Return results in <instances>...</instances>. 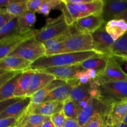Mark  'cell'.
<instances>
[{"mask_svg": "<svg viewBox=\"0 0 127 127\" xmlns=\"http://www.w3.org/2000/svg\"><path fill=\"white\" fill-rule=\"evenodd\" d=\"M100 55L102 54L93 50L43 56L32 63L30 69L38 70L52 67L76 65L89 58Z\"/></svg>", "mask_w": 127, "mask_h": 127, "instance_id": "1", "label": "cell"}, {"mask_svg": "<svg viewBox=\"0 0 127 127\" xmlns=\"http://www.w3.org/2000/svg\"><path fill=\"white\" fill-rule=\"evenodd\" d=\"M99 97L109 104L127 99V81L102 83L97 87Z\"/></svg>", "mask_w": 127, "mask_h": 127, "instance_id": "2", "label": "cell"}, {"mask_svg": "<svg viewBox=\"0 0 127 127\" xmlns=\"http://www.w3.org/2000/svg\"><path fill=\"white\" fill-rule=\"evenodd\" d=\"M45 55V49L42 42L35 37L26 40L20 43L9 56L17 57L33 63Z\"/></svg>", "mask_w": 127, "mask_h": 127, "instance_id": "3", "label": "cell"}, {"mask_svg": "<svg viewBox=\"0 0 127 127\" xmlns=\"http://www.w3.org/2000/svg\"><path fill=\"white\" fill-rule=\"evenodd\" d=\"M112 105L99 98L91 97L87 106L78 115V122L79 126H83L95 115H99L107 119L110 114Z\"/></svg>", "mask_w": 127, "mask_h": 127, "instance_id": "4", "label": "cell"}, {"mask_svg": "<svg viewBox=\"0 0 127 127\" xmlns=\"http://www.w3.org/2000/svg\"><path fill=\"white\" fill-rule=\"evenodd\" d=\"M69 29L64 21L63 14L57 18H49L46 19L45 26L39 29L38 33L35 36L36 40L40 42L60 35Z\"/></svg>", "mask_w": 127, "mask_h": 127, "instance_id": "5", "label": "cell"}, {"mask_svg": "<svg viewBox=\"0 0 127 127\" xmlns=\"http://www.w3.org/2000/svg\"><path fill=\"white\" fill-rule=\"evenodd\" d=\"M62 53L94 50L91 33H78L62 42Z\"/></svg>", "mask_w": 127, "mask_h": 127, "instance_id": "6", "label": "cell"}, {"mask_svg": "<svg viewBox=\"0 0 127 127\" xmlns=\"http://www.w3.org/2000/svg\"><path fill=\"white\" fill-rule=\"evenodd\" d=\"M94 80L99 85L108 82L127 81V74L124 71L119 62L112 56H110L105 69Z\"/></svg>", "mask_w": 127, "mask_h": 127, "instance_id": "7", "label": "cell"}, {"mask_svg": "<svg viewBox=\"0 0 127 127\" xmlns=\"http://www.w3.org/2000/svg\"><path fill=\"white\" fill-rule=\"evenodd\" d=\"M105 24L91 33L94 50L99 53L111 55V48L114 43V40L105 30Z\"/></svg>", "mask_w": 127, "mask_h": 127, "instance_id": "8", "label": "cell"}, {"mask_svg": "<svg viewBox=\"0 0 127 127\" xmlns=\"http://www.w3.org/2000/svg\"><path fill=\"white\" fill-rule=\"evenodd\" d=\"M39 30L32 29L19 35L9 37L0 40V60L5 58L12 53L15 48L26 40L35 37Z\"/></svg>", "mask_w": 127, "mask_h": 127, "instance_id": "9", "label": "cell"}, {"mask_svg": "<svg viewBox=\"0 0 127 127\" xmlns=\"http://www.w3.org/2000/svg\"><path fill=\"white\" fill-rule=\"evenodd\" d=\"M80 13L82 17L90 15H102L104 1L102 0H67Z\"/></svg>", "mask_w": 127, "mask_h": 127, "instance_id": "10", "label": "cell"}, {"mask_svg": "<svg viewBox=\"0 0 127 127\" xmlns=\"http://www.w3.org/2000/svg\"><path fill=\"white\" fill-rule=\"evenodd\" d=\"M105 23L102 15H90L79 19L73 25L79 33L91 34Z\"/></svg>", "mask_w": 127, "mask_h": 127, "instance_id": "11", "label": "cell"}, {"mask_svg": "<svg viewBox=\"0 0 127 127\" xmlns=\"http://www.w3.org/2000/svg\"><path fill=\"white\" fill-rule=\"evenodd\" d=\"M104 1L102 16L105 23L115 19L127 10V1L106 0Z\"/></svg>", "mask_w": 127, "mask_h": 127, "instance_id": "12", "label": "cell"}, {"mask_svg": "<svg viewBox=\"0 0 127 127\" xmlns=\"http://www.w3.org/2000/svg\"><path fill=\"white\" fill-rule=\"evenodd\" d=\"M86 70L79 64L65 66H57L45 69H38V71L48 73L54 76L57 79L69 81L76 79V74L79 71Z\"/></svg>", "mask_w": 127, "mask_h": 127, "instance_id": "13", "label": "cell"}, {"mask_svg": "<svg viewBox=\"0 0 127 127\" xmlns=\"http://www.w3.org/2000/svg\"><path fill=\"white\" fill-rule=\"evenodd\" d=\"M34 71V73L31 78L26 97H31L34 93L56 79L55 77L52 74L38 70Z\"/></svg>", "mask_w": 127, "mask_h": 127, "instance_id": "14", "label": "cell"}, {"mask_svg": "<svg viewBox=\"0 0 127 127\" xmlns=\"http://www.w3.org/2000/svg\"><path fill=\"white\" fill-rule=\"evenodd\" d=\"M32 62L17 57L7 56L0 60V69L6 71H25L30 69Z\"/></svg>", "mask_w": 127, "mask_h": 127, "instance_id": "15", "label": "cell"}, {"mask_svg": "<svg viewBox=\"0 0 127 127\" xmlns=\"http://www.w3.org/2000/svg\"><path fill=\"white\" fill-rule=\"evenodd\" d=\"M79 84H81L80 82L76 79L67 81L65 84L58 87L53 90L45 98L43 102L60 101L63 102L64 100L69 98L72 89Z\"/></svg>", "mask_w": 127, "mask_h": 127, "instance_id": "16", "label": "cell"}, {"mask_svg": "<svg viewBox=\"0 0 127 127\" xmlns=\"http://www.w3.org/2000/svg\"><path fill=\"white\" fill-rule=\"evenodd\" d=\"M66 81L61 80V79H56L52 83H50L45 87L38 91L31 97V104L29 107L31 108H34L39 104H42L45 98L53 91V90L58 87L65 84Z\"/></svg>", "mask_w": 127, "mask_h": 127, "instance_id": "17", "label": "cell"}, {"mask_svg": "<svg viewBox=\"0 0 127 127\" xmlns=\"http://www.w3.org/2000/svg\"><path fill=\"white\" fill-rule=\"evenodd\" d=\"M31 104V97H24L11 104L0 114V119L7 118H19L27 110Z\"/></svg>", "mask_w": 127, "mask_h": 127, "instance_id": "18", "label": "cell"}, {"mask_svg": "<svg viewBox=\"0 0 127 127\" xmlns=\"http://www.w3.org/2000/svg\"><path fill=\"white\" fill-rule=\"evenodd\" d=\"M63 102L60 101L43 102L34 108L29 106L27 110L30 113L38 114L43 116L51 117L53 114L62 111Z\"/></svg>", "mask_w": 127, "mask_h": 127, "instance_id": "19", "label": "cell"}, {"mask_svg": "<svg viewBox=\"0 0 127 127\" xmlns=\"http://www.w3.org/2000/svg\"><path fill=\"white\" fill-rule=\"evenodd\" d=\"M105 30L114 42H116L127 32V22L119 19L111 20L105 24Z\"/></svg>", "mask_w": 127, "mask_h": 127, "instance_id": "20", "label": "cell"}, {"mask_svg": "<svg viewBox=\"0 0 127 127\" xmlns=\"http://www.w3.org/2000/svg\"><path fill=\"white\" fill-rule=\"evenodd\" d=\"M110 56L107 55H100L92 57L84 61L79 64L84 69H94L96 71L97 75L102 73L107 65Z\"/></svg>", "mask_w": 127, "mask_h": 127, "instance_id": "21", "label": "cell"}, {"mask_svg": "<svg viewBox=\"0 0 127 127\" xmlns=\"http://www.w3.org/2000/svg\"><path fill=\"white\" fill-rule=\"evenodd\" d=\"M127 114V99L114 103L108 119L114 127L122 122Z\"/></svg>", "mask_w": 127, "mask_h": 127, "instance_id": "22", "label": "cell"}, {"mask_svg": "<svg viewBox=\"0 0 127 127\" xmlns=\"http://www.w3.org/2000/svg\"><path fill=\"white\" fill-rule=\"evenodd\" d=\"M33 69H28L22 72L21 77L17 81V86L15 89L14 97H26L29 87L31 78L34 73Z\"/></svg>", "mask_w": 127, "mask_h": 127, "instance_id": "23", "label": "cell"}, {"mask_svg": "<svg viewBox=\"0 0 127 127\" xmlns=\"http://www.w3.org/2000/svg\"><path fill=\"white\" fill-rule=\"evenodd\" d=\"M92 89L89 82L87 84H79L72 89L69 98L76 105L81 101L89 100L91 98V90Z\"/></svg>", "mask_w": 127, "mask_h": 127, "instance_id": "24", "label": "cell"}, {"mask_svg": "<svg viewBox=\"0 0 127 127\" xmlns=\"http://www.w3.org/2000/svg\"><path fill=\"white\" fill-rule=\"evenodd\" d=\"M22 73V72H21L17 74L0 88V102L14 97L15 89Z\"/></svg>", "mask_w": 127, "mask_h": 127, "instance_id": "25", "label": "cell"}, {"mask_svg": "<svg viewBox=\"0 0 127 127\" xmlns=\"http://www.w3.org/2000/svg\"><path fill=\"white\" fill-rule=\"evenodd\" d=\"M37 21L35 12L27 11L18 17V23L21 33H24L32 30Z\"/></svg>", "mask_w": 127, "mask_h": 127, "instance_id": "26", "label": "cell"}, {"mask_svg": "<svg viewBox=\"0 0 127 127\" xmlns=\"http://www.w3.org/2000/svg\"><path fill=\"white\" fill-rule=\"evenodd\" d=\"M21 33L18 23V17H14L7 24L0 29V40L9 37L19 35Z\"/></svg>", "mask_w": 127, "mask_h": 127, "instance_id": "27", "label": "cell"}, {"mask_svg": "<svg viewBox=\"0 0 127 127\" xmlns=\"http://www.w3.org/2000/svg\"><path fill=\"white\" fill-rule=\"evenodd\" d=\"M6 9L7 12L14 17H19L27 11V1L14 0Z\"/></svg>", "mask_w": 127, "mask_h": 127, "instance_id": "28", "label": "cell"}, {"mask_svg": "<svg viewBox=\"0 0 127 127\" xmlns=\"http://www.w3.org/2000/svg\"><path fill=\"white\" fill-rule=\"evenodd\" d=\"M63 1L60 0H44L37 12L47 16L52 9H60L62 8Z\"/></svg>", "mask_w": 127, "mask_h": 127, "instance_id": "29", "label": "cell"}, {"mask_svg": "<svg viewBox=\"0 0 127 127\" xmlns=\"http://www.w3.org/2000/svg\"><path fill=\"white\" fill-rule=\"evenodd\" d=\"M62 110L66 119H71L78 121V109L74 103L69 98L63 102Z\"/></svg>", "mask_w": 127, "mask_h": 127, "instance_id": "30", "label": "cell"}, {"mask_svg": "<svg viewBox=\"0 0 127 127\" xmlns=\"http://www.w3.org/2000/svg\"><path fill=\"white\" fill-rule=\"evenodd\" d=\"M117 52H127V32L114 42L111 48V55Z\"/></svg>", "mask_w": 127, "mask_h": 127, "instance_id": "31", "label": "cell"}, {"mask_svg": "<svg viewBox=\"0 0 127 127\" xmlns=\"http://www.w3.org/2000/svg\"><path fill=\"white\" fill-rule=\"evenodd\" d=\"M106 119L99 115H95L81 127H103Z\"/></svg>", "mask_w": 127, "mask_h": 127, "instance_id": "32", "label": "cell"}, {"mask_svg": "<svg viewBox=\"0 0 127 127\" xmlns=\"http://www.w3.org/2000/svg\"><path fill=\"white\" fill-rule=\"evenodd\" d=\"M51 121L55 127H63L66 120V117L64 115L63 110L53 114L50 117Z\"/></svg>", "mask_w": 127, "mask_h": 127, "instance_id": "33", "label": "cell"}, {"mask_svg": "<svg viewBox=\"0 0 127 127\" xmlns=\"http://www.w3.org/2000/svg\"><path fill=\"white\" fill-rule=\"evenodd\" d=\"M14 18V17L9 13L6 8L0 9V29L7 24Z\"/></svg>", "mask_w": 127, "mask_h": 127, "instance_id": "34", "label": "cell"}, {"mask_svg": "<svg viewBox=\"0 0 127 127\" xmlns=\"http://www.w3.org/2000/svg\"><path fill=\"white\" fill-rule=\"evenodd\" d=\"M61 11H62V14H63V17H64V21H65L66 23L68 24V26H72V25L74 24V21L73 19V17H72L71 15L70 12H69V10H68V7H67L66 5L63 2V4H62Z\"/></svg>", "mask_w": 127, "mask_h": 127, "instance_id": "35", "label": "cell"}, {"mask_svg": "<svg viewBox=\"0 0 127 127\" xmlns=\"http://www.w3.org/2000/svg\"><path fill=\"white\" fill-rule=\"evenodd\" d=\"M44 0H28L27 1V11L37 12Z\"/></svg>", "mask_w": 127, "mask_h": 127, "instance_id": "36", "label": "cell"}, {"mask_svg": "<svg viewBox=\"0 0 127 127\" xmlns=\"http://www.w3.org/2000/svg\"><path fill=\"white\" fill-rule=\"evenodd\" d=\"M63 2L66 5L67 7H68V10H69L72 17H73V19H74V22L76 21L78 19H79L81 18V16L80 13H79V12H78L75 8H74V6L72 5L71 3L68 2L67 0H63Z\"/></svg>", "mask_w": 127, "mask_h": 127, "instance_id": "37", "label": "cell"}, {"mask_svg": "<svg viewBox=\"0 0 127 127\" xmlns=\"http://www.w3.org/2000/svg\"><path fill=\"white\" fill-rule=\"evenodd\" d=\"M19 118H7L0 119V127H15Z\"/></svg>", "mask_w": 127, "mask_h": 127, "instance_id": "38", "label": "cell"}, {"mask_svg": "<svg viewBox=\"0 0 127 127\" xmlns=\"http://www.w3.org/2000/svg\"><path fill=\"white\" fill-rule=\"evenodd\" d=\"M21 99H22V98L13 97L11 98V99H7V100H4V101L0 102V114H1L2 112L4 111L6 109V108L8 107L9 105H11V104H13L14 103L16 102L19 101V100H21Z\"/></svg>", "mask_w": 127, "mask_h": 127, "instance_id": "39", "label": "cell"}, {"mask_svg": "<svg viewBox=\"0 0 127 127\" xmlns=\"http://www.w3.org/2000/svg\"><path fill=\"white\" fill-rule=\"evenodd\" d=\"M22 71H8L0 76V88L14 76Z\"/></svg>", "mask_w": 127, "mask_h": 127, "instance_id": "40", "label": "cell"}, {"mask_svg": "<svg viewBox=\"0 0 127 127\" xmlns=\"http://www.w3.org/2000/svg\"><path fill=\"white\" fill-rule=\"evenodd\" d=\"M117 61L127 62V52H117L111 55Z\"/></svg>", "mask_w": 127, "mask_h": 127, "instance_id": "41", "label": "cell"}, {"mask_svg": "<svg viewBox=\"0 0 127 127\" xmlns=\"http://www.w3.org/2000/svg\"><path fill=\"white\" fill-rule=\"evenodd\" d=\"M63 127H80L77 120L71 119H66Z\"/></svg>", "mask_w": 127, "mask_h": 127, "instance_id": "42", "label": "cell"}, {"mask_svg": "<svg viewBox=\"0 0 127 127\" xmlns=\"http://www.w3.org/2000/svg\"><path fill=\"white\" fill-rule=\"evenodd\" d=\"M86 73L91 80L95 79L96 77L97 76V73L96 71L94 70V69H88V70H86Z\"/></svg>", "mask_w": 127, "mask_h": 127, "instance_id": "43", "label": "cell"}, {"mask_svg": "<svg viewBox=\"0 0 127 127\" xmlns=\"http://www.w3.org/2000/svg\"><path fill=\"white\" fill-rule=\"evenodd\" d=\"M14 0H0V9L6 8Z\"/></svg>", "mask_w": 127, "mask_h": 127, "instance_id": "44", "label": "cell"}, {"mask_svg": "<svg viewBox=\"0 0 127 127\" xmlns=\"http://www.w3.org/2000/svg\"><path fill=\"white\" fill-rule=\"evenodd\" d=\"M116 19H123L127 22V10L126 11H125L124 12H123L122 14L119 15V16H117Z\"/></svg>", "mask_w": 127, "mask_h": 127, "instance_id": "45", "label": "cell"}, {"mask_svg": "<svg viewBox=\"0 0 127 127\" xmlns=\"http://www.w3.org/2000/svg\"><path fill=\"white\" fill-rule=\"evenodd\" d=\"M41 127H55V125H53V124L52 123V122L51 121V119L50 120L45 122L43 123Z\"/></svg>", "mask_w": 127, "mask_h": 127, "instance_id": "46", "label": "cell"}, {"mask_svg": "<svg viewBox=\"0 0 127 127\" xmlns=\"http://www.w3.org/2000/svg\"><path fill=\"white\" fill-rule=\"evenodd\" d=\"M103 127H114V126L112 125L111 122L110 121V120H109L107 117L106 120H105V123H104V125Z\"/></svg>", "mask_w": 127, "mask_h": 127, "instance_id": "47", "label": "cell"}, {"mask_svg": "<svg viewBox=\"0 0 127 127\" xmlns=\"http://www.w3.org/2000/svg\"><path fill=\"white\" fill-rule=\"evenodd\" d=\"M114 127H127V125L126 124H124L123 122H121L119 124H118L117 125H116V126H115Z\"/></svg>", "mask_w": 127, "mask_h": 127, "instance_id": "48", "label": "cell"}, {"mask_svg": "<svg viewBox=\"0 0 127 127\" xmlns=\"http://www.w3.org/2000/svg\"><path fill=\"white\" fill-rule=\"evenodd\" d=\"M122 122H123L124 124H126V125H127V114L126 116H125V117L124 118V119H123V120H122Z\"/></svg>", "mask_w": 127, "mask_h": 127, "instance_id": "49", "label": "cell"}, {"mask_svg": "<svg viewBox=\"0 0 127 127\" xmlns=\"http://www.w3.org/2000/svg\"><path fill=\"white\" fill-rule=\"evenodd\" d=\"M7 72H8V71H4V70H1V69H0V76H1L2 74H4V73H7Z\"/></svg>", "mask_w": 127, "mask_h": 127, "instance_id": "50", "label": "cell"}, {"mask_svg": "<svg viewBox=\"0 0 127 127\" xmlns=\"http://www.w3.org/2000/svg\"><path fill=\"white\" fill-rule=\"evenodd\" d=\"M42 127V125H37V126H35V127Z\"/></svg>", "mask_w": 127, "mask_h": 127, "instance_id": "51", "label": "cell"}, {"mask_svg": "<svg viewBox=\"0 0 127 127\" xmlns=\"http://www.w3.org/2000/svg\"></svg>", "mask_w": 127, "mask_h": 127, "instance_id": "52", "label": "cell"}]
</instances>
